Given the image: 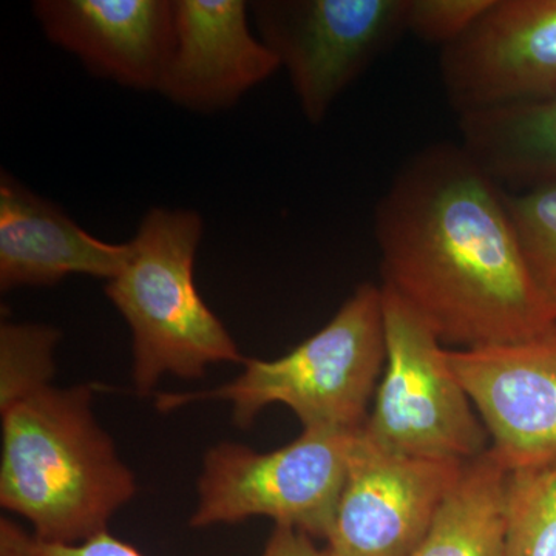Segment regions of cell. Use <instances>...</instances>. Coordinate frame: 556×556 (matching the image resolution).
Wrapping results in <instances>:
<instances>
[{
	"mask_svg": "<svg viewBox=\"0 0 556 556\" xmlns=\"http://www.w3.org/2000/svg\"><path fill=\"white\" fill-rule=\"evenodd\" d=\"M506 556H556V456L510 471Z\"/></svg>",
	"mask_w": 556,
	"mask_h": 556,
	"instance_id": "16",
	"label": "cell"
},
{
	"mask_svg": "<svg viewBox=\"0 0 556 556\" xmlns=\"http://www.w3.org/2000/svg\"><path fill=\"white\" fill-rule=\"evenodd\" d=\"M262 556H334L327 548H318L309 535L294 527L276 526Z\"/></svg>",
	"mask_w": 556,
	"mask_h": 556,
	"instance_id": "21",
	"label": "cell"
},
{
	"mask_svg": "<svg viewBox=\"0 0 556 556\" xmlns=\"http://www.w3.org/2000/svg\"><path fill=\"white\" fill-rule=\"evenodd\" d=\"M408 0H257L258 38L288 72L303 115L324 123L334 102L404 33Z\"/></svg>",
	"mask_w": 556,
	"mask_h": 556,
	"instance_id": "7",
	"label": "cell"
},
{
	"mask_svg": "<svg viewBox=\"0 0 556 556\" xmlns=\"http://www.w3.org/2000/svg\"><path fill=\"white\" fill-rule=\"evenodd\" d=\"M382 288L387 364L364 431L383 447L424 459L467 463L490 448L447 350L415 311Z\"/></svg>",
	"mask_w": 556,
	"mask_h": 556,
	"instance_id": "6",
	"label": "cell"
},
{
	"mask_svg": "<svg viewBox=\"0 0 556 556\" xmlns=\"http://www.w3.org/2000/svg\"><path fill=\"white\" fill-rule=\"evenodd\" d=\"M439 70L457 115L556 100V0H493Z\"/></svg>",
	"mask_w": 556,
	"mask_h": 556,
	"instance_id": "9",
	"label": "cell"
},
{
	"mask_svg": "<svg viewBox=\"0 0 556 556\" xmlns=\"http://www.w3.org/2000/svg\"><path fill=\"white\" fill-rule=\"evenodd\" d=\"M492 3L493 0H408L407 31L445 49L464 38Z\"/></svg>",
	"mask_w": 556,
	"mask_h": 556,
	"instance_id": "19",
	"label": "cell"
},
{
	"mask_svg": "<svg viewBox=\"0 0 556 556\" xmlns=\"http://www.w3.org/2000/svg\"><path fill=\"white\" fill-rule=\"evenodd\" d=\"M0 556H144L108 530L79 544L46 543L10 519L0 521Z\"/></svg>",
	"mask_w": 556,
	"mask_h": 556,
	"instance_id": "20",
	"label": "cell"
},
{
	"mask_svg": "<svg viewBox=\"0 0 556 556\" xmlns=\"http://www.w3.org/2000/svg\"><path fill=\"white\" fill-rule=\"evenodd\" d=\"M464 464L402 455L362 428L325 538L328 551L334 556H412Z\"/></svg>",
	"mask_w": 556,
	"mask_h": 556,
	"instance_id": "8",
	"label": "cell"
},
{
	"mask_svg": "<svg viewBox=\"0 0 556 556\" xmlns=\"http://www.w3.org/2000/svg\"><path fill=\"white\" fill-rule=\"evenodd\" d=\"M457 116L460 144L501 188L518 192L556 182V100Z\"/></svg>",
	"mask_w": 556,
	"mask_h": 556,
	"instance_id": "14",
	"label": "cell"
},
{
	"mask_svg": "<svg viewBox=\"0 0 556 556\" xmlns=\"http://www.w3.org/2000/svg\"><path fill=\"white\" fill-rule=\"evenodd\" d=\"M356 434L313 428L268 453L230 442L215 445L204 456L199 506L190 527L266 517L276 526L294 527L325 540L345 486Z\"/></svg>",
	"mask_w": 556,
	"mask_h": 556,
	"instance_id": "5",
	"label": "cell"
},
{
	"mask_svg": "<svg viewBox=\"0 0 556 556\" xmlns=\"http://www.w3.org/2000/svg\"><path fill=\"white\" fill-rule=\"evenodd\" d=\"M530 273L556 314V182L507 192Z\"/></svg>",
	"mask_w": 556,
	"mask_h": 556,
	"instance_id": "18",
	"label": "cell"
},
{
	"mask_svg": "<svg viewBox=\"0 0 556 556\" xmlns=\"http://www.w3.org/2000/svg\"><path fill=\"white\" fill-rule=\"evenodd\" d=\"M508 479L492 448L467 460L412 556H506Z\"/></svg>",
	"mask_w": 556,
	"mask_h": 556,
	"instance_id": "15",
	"label": "cell"
},
{
	"mask_svg": "<svg viewBox=\"0 0 556 556\" xmlns=\"http://www.w3.org/2000/svg\"><path fill=\"white\" fill-rule=\"evenodd\" d=\"M130 241L110 243L76 225L56 204L5 170L0 175V289L51 287L73 274L112 280Z\"/></svg>",
	"mask_w": 556,
	"mask_h": 556,
	"instance_id": "13",
	"label": "cell"
},
{
	"mask_svg": "<svg viewBox=\"0 0 556 556\" xmlns=\"http://www.w3.org/2000/svg\"><path fill=\"white\" fill-rule=\"evenodd\" d=\"M244 0H175V39L159 91L197 113L228 110L280 68Z\"/></svg>",
	"mask_w": 556,
	"mask_h": 556,
	"instance_id": "11",
	"label": "cell"
},
{
	"mask_svg": "<svg viewBox=\"0 0 556 556\" xmlns=\"http://www.w3.org/2000/svg\"><path fill=\"white\" fill-rule=\"evenodd\" d=\"M61 332L49 325L0 327V412L51 386L56 372L54 350Z\"/></svg>",
	"mask_w": 556,
	"mask_h": 556,
	"instance_id": "17",
	"label": "cell"
},
{
	"mask_svg": "<svg viewBox=\"0 0 556 556\" xmlns=\"http://www.w3.org/2000/svg\"><path fill=\"white\" fill-rule=\"evenodd\" d=\"M447 357L508 470L556 456V324L518 342L447 350Z\"/></svg>",
	"mask_w": 556,
	"mask_h": 556,
	"instance_id": "10",
	"label": "cell"
},
{
	"mask_svg": "<svg viewBox=\"0 0 556 556\" xmlns=\"http://www.w3.org/2000/svg\"><path fill=\"white\" fill-rule=\"evenodd\" d=\"M203 218L190 208L152 207L130 240V255L105 285L131 331L135 387L149 394L163 375L193 380L218 362L243 364L236 340L197 289Z\"/></svg>",
	"mask_w": 556,
	"mask_h": 556,
	"instance_id": "4",
	"label": "cell"
},
{
	"mask_svg": "<svg viewBox=\"0 0 556 556\" xmlns=\"http://www.w3.org/2000/svg\"><path fill=\"white\" fill-rule=\"evenodd\" d=\"M375 233L382 287L442 345H504L556 324L507 190L463 144L437 142L407 160L376 206Z\"/></svg>",
	"mask_w": 556,
	"mask_h": 556,
	"instance_id": "1",
	"label": "cell"
},
{
	"mask_svg": "<svg viewBox=\"0 0 556 556\" xmlns=\"http://www.w3.org/2000/svg\"><path fill=\"white\" fill-rule=\"evenodd\" d=\"M387 364L382 288L362 283L320 331L274 361L247 358L225 386L195 393L161 394V412L222 399L233 424L247 430L269 405H287L303 430H362Z\"/></svg>",
	"mask_w": 556,
	"mask_h": 556,
	"instance_id": "3",
	"label": "cell"
},
{
	"mask_svg": "<svg viewBox=\"0 0 556 556\" xmlns=\"http://www.w3.org/2000/svg\"><path fill=\"white\" fill-rule=\"evenodd\" d=\"M47 38L98 78L159 91L175 39V0H38Z\"/></svg>",
	"mask_w": 556,
	"mask_h": 556,
	"instance_id": "12",
	"label": "cell"
},
{
	"mask_svg": "<svg viewBox=\"0 0 556 556\" xmlns=\"http://www.w3.org/2000/svg\"><path fill=\"white\" fill-rule=\"evenodd\" d=\"M91 397L87 386H50L0 412V506L46 543L79 544L105 532L137 493Z\"/></svg>",
	"mask_w": 556,
	"mask_h": 556,
	"instance_id": "2",
	"label": "cell"
}]
</instances>
